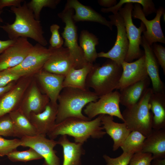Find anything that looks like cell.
<instances>
[{"mask_svg":"<svg viewBox=\"0 0 165 165\" xmlns=\"http://www.w3.org/2000/svg\"><path fill=\"white\" fill-rule=\"evenodd\" d=\"M11 11L15 16L14 22L0 26L7 34L10 39L19 38H30L45 46L47 42L44 36V32L40 20H36L33 12L27 7L26 1L18 7L12 6Z\"/></svg>","mask_w":165,"mask_h":165,"instance_id":"1","label":"cell"},{"mask_svg":"<svg viewBox=\"0 0 165 165\" xmlns=\"http://www.w3.org/2000/svg\"><path fill=\"white\" fill-rule=\"evenodd\" d=\"M103 115L90 120L74 117L67 118L56 124L47 135L53 140L60 135H68L74 138L75 142L82 144L90 138H102L106 134L101 127Z\"/></svg>","mask_w":165,"mask_h":165,"instance_id":"2","label":"cell"},{"mask_svg":"<svg viewBox=\"0 0 165 165\" xmlns=\"http://www.w3.org/2000/svg\"><path fill=\"white\" fill-rule=\"evenodd\" d=\"M99 98V97L89 89L64 88L57 99L56 124L71 117L91 120L83 114L82 110L88 104L96 101Z\"/></svg>","mask_w":165,"mask_h":165,"instance_id":"3","label":"cell"},{"mask_svg":"<svg viewBox=\"0 0 165 165\" xmlns=\"http://www.w3.org/2000/svg\"><path fill=\"white\" fill-rule=\"evenodd\" d=\"M123 69L121 65L109 59L101 66L93 64L86 79L87 88L94 90L99 97L116 90Z\"/></svg>","mask_w":165,"mask_h":165,"instance_id":"4","label":"cell"},{"mask_svg":"<svg viewBox=\"0 0 165 165\" xmlns=\"http://www.w3.org/2000/svg\"><path fill=\"white\" fill-rule=\"evenodd\" d=\"M136 0H120L118 3L110 9L114 13L119 12L123 20L126 33L129 41V48L125 60L130 62L138 59L144 55V51L140 48L141 34L146 30L144 24L141 22L139 28L134 24L132 16L133 3Z\"/></svg>","mask_w":165,"mask_h":165,"instance_id":"5","label":"cell"},{"mask_svg":"<svg viewBox=\"0 0 165 165\" xmlns=\"http://www.w3.org/2000/svg\"><path fill=\"white\" fill-rule=\"evenodd\" d=\"M153 91L149 87L139 101L126 108L122 115L123 123L132 131H138L146 137L152 132L153 114L150 110L149 101Z\"/></svg>","mask_w":165,"mask_h":165,"instance_id":"6","label":"cell"},{"mask_svg":"<svg viewBox=\"0 0 165 165\" xmlns=\"http://www.w3.org/2000/svg\"><path fill=\"white\" fill-rule=\"evenodd\" d=\"M74 11L65 7L58 14V16L65 24L61 33L64 40V47L67 48L74 60L75 68L79 69L88 63L85 60L83 51L78 43L77 27L73 19Z\"/></svg>","mask_w":165,"mask_h":165,"instance_id":"7","label":"cell"},{"mask_svg":"<svg viewBox=\"0 0 165 165\" xmlns=\"http://www.w3.org/2000/svg\"><path fill=\"white\" fill-rule=\"evenodd\" d=\"M51 52L50 48L37 43L21 63L6 70L20 77L34 76L43 68Z\"/></svg>","mask_w":165,"mask_h":165,"instance_id":"8","label":"cell"},{"mask_svg":"<svg viewBox=\"0 0 165 165\" xmlns=\"http://www.w3.org/2000/svg\"><path fill=\"white\" fill-rule=\"evenodd\" d=\"M119 104V92L116 90L100 97L96 101L88 104L83 112L90 120L103 114L116 116L123 122Z\"/></svg>","mask_w":165,"mask_h":165,"instance_id":"9","label":"cell"},{"mask_svg":"<svg viewBox=\"0 0 165 165\" xmlns=\"http://www.w3.org/2000/svg\"><path fill=\"white\" fill-rule=\"evenodd\" d=\"M108 17L113 25L117 28L116 41L114 46L108 52L98 53L97 57L107 58L121 65L125 61L129 48V41L123 20L119 12L109 15Z\"/></svg>","mask_w":165,"mask_h":165,"instance_id":"10","label":"cell"},{"mask_svg":"<svg viewBox=\"0 0 165 165\" xmlns=\"http://www.w3.org/2000/svg\"><path fill=\"white\" fill-rule=\"evenodd\" d=\"M46 136L38 134L33 136L23 137L20 138L21 146L35 150L44 159V165H60L59 158L54 150L57 141L48 139Z\"/></svg>","mask_w":165,"mask_h":165,"instance_id":"11","label":"cell"},{"mask_svg":"<svg viewBox=\"0 0 165 165\" xmlns=\"http://www.w3.org/2000/svg\"><path fill=\"white\" fill-rule=\"evenodd\" d=\"M50 101L48 97L41 92L33 77L24 95L19 108L29 119L31 113L42 112Z\"/></svg>","mask_w":165,"mask_h":165,"instance_id":"12","label":"cell"},{"mask_svg":"<svg viewBox=\"0 0 165 165\" xmlns=\"http://www.w3.org/2000/svg\"><path fill=\"white\" fill-rule=\"evenodd\" d=\"M33 46L27 38L20 37L17 39L0 55V72L19 65Z\"/></svg>","mask_w":165,"mask_h":165,"instance_id":"13","label":"cell"},{"mask_svg":"<svg viewBox=\"0 0 165 165\" xmlns=\"http://www.w3.org/2000/svg\"><path fill=\"white\" fill-rule=\"evenodd\" d=\"M33 76L21 77L13 87L0 96V117L19 108L24 95Z\"/></svg>","mask_w":165,"mask_h":165,"instance_id":"14","label":"cell"},{"mask_svg":"<svg viewBox=\"0 0 165 165\" xmlns=\"http://www.w3.org/2000/svg\"><path fill=\"white\" fill-rule=\"evenodd\" d=\"M34 77L42 93L46 95L51 102L57 103L58 96L63 88L65 76L49 72L42 69Z\"/></svg>","mask_w":165,"mask_h":165,"instance_id":"15","label":"cell"},{"mask_svg":"<svg viewBox=\"0 0 165 165\" xmlns=\"http://www.w3.org/2000/svg\"><path fill=\"white\" fill-rule=\"evenodd\" d=\"M50 48L51 53L43 68L44 70L65 76L71 68H75L73 59L67 48L62 46L57 49Z\"/></svg>","mask_w":165,"mask_h":165,"instance_id":"16","label":"cell"},{"mask_svg":"<svg viewBox=\"0 0 165 165\" xmlns=\"http://www.w3.org/2000/svg\"><path fill=\"white\" fill-rule=\"evenodd\" d=\"M122 72L116 90L123 88L148 77L144 55L134 62L123 61Z\"/></svg>","mask_w":165,"mask_h":165,"instance_id":"17","label":"cell"},{"mask_svg":"<svg viewBox=\"0 0 165 165\" xmlns=\"http://www.w3.org/2000/svg\"><path fill=\"white\" fill-rule=\"evenodd\" d=\"M57 113V103L50 101L42 112L31 113L29 119L36 129L38 134L46 136L56 124Z\"/></svg>","mask_w":165,"mask_h":165,"instance_id":"18","label":"cell"},{"mask_svg":"<svg viewBox=\"0 0 165 165\" xmlns=\"http://www.w3.org/2000/svg\"><path fill=\"white\" fill-rule=\"evenodd\" d=\"M141 45L144 49V55L148 75L151 81L154 93L165 92V86L159 73V64L155 57L151 46L143 35L141 36Z\"/></svg>","mask_w":165,"mask_h":165,"instance_id":"19","label":"cell"},{"mask_svg":"<svg viewBox=\"0 0 165 165\" xmlns=\"http://www.w3.org/2000/svg\"><path fill=\"white\" fill-rule=\"evenodd\" d=\"M73 9L75 12L73 19L75 22L90 21L99 23L112 30L113 25L111 21L105 17L91 7L84 5L77 0H68L65 6Z\"/></svg>","mask_w":165,"mask_h":165,"instance_id":"20","label":"cell"},{"mask_svg":"<svg viewBox=\"0 0 165 165\" xmlns=\"http://www.w3.org/2000/svg\"><path fill=\"white\" fill-rule=\"evenodd\" d=\"M101 123L104 130L112 139L114 143L112 150H117L131 132L124 123H119L114 121L113 116L103 115Z\"/></svg>","mask_w":165,"mask_h":165,"instance_id":"21","label":"cell"},{"mask_svg":"<svg viewBox=\"0 0 165 165\" xmlns=\"http://www.w3.org/2000/svg\"><path fill=\"white\" fill-rule=\"evenodd\" d=\"M150 83L148 76L120 90V104L126 108L135 104L149 88Z\"/></svg>","mask_w":165,"mask_h":165,"instance_id":"22","label":"cell"},{"mask_svg":"<svg viewBox=\"0 0 165 165\" xmlns=\"http://www.w3.org/2000/svg\"><path fill=\"white\" fill-rule=\"evenodd\" d=\"M141 152L152 154L153 160L165 157V129H152L144 141Z\"/></svg>","mask_w":165,"mask_h":165,"instance_id":"23","label":"cell"},{"mask_svg":"<svg viewBox=\"0 0 165 165\" xmlns=\"http://www.w3.org/2000/svg\"><path fill=\"white\" fill-rule=\"evenodd\" d=\"M57 141L63 148L62 165H80L82 156L85 153L83 144L70 141L65 135H61Z\"/></svg>","mask_w":165,"mask_h":165,"instance_id":"24","label":"cell"},{"mask_svg":"<svg viewBox=\"0 0 165 165\" xmlns=\"http://www.w3.org/2000/svg\"><path fill=\"white\" fill-rule=\"evenodd\" d=\"M150 110L153 114L152 128L165 129V92L154 93L149 101Z\"/></svg>","mask_w":165,"mask_h":165,"instance_id":"25","label":"cell"},{"mask_svg":"<svg viewBox=\"0 0 165 165\" xmlns=\"http://www.w3.org/2000/svg\"><path fill=\"white\" fill-rule=\"evenodd\" d=\"M93 64L88 63L82 68H71L65 76L63 84V88L69 87L82 90L88 89L86 86V79Z\"/></svg>","mask_w":165,"mask_h":165,"instance_id":"26","label":"cell"},{"mask_svg":"<svg viewBox=\"0 0 165 165\" xmlns=\"http://www.w3.org/2000/svg\"><path fill=\"white\" fill-rule=\"evenodd\" d=\"M9 114L14 124L16 137L21 138L24 136H33L38 134L35 128L19 108Z\"/></svg>","mask_w":165,"mask_h":165,"instance_id":"27","label":"cell"},{"mask_svg":"<svg viewBox=\"0 0 165 165\" xmlns=\"http://www.w3.org/2000/svg\"><path fill=\"white\" fill-rule=\"evenodd\" d=\"M79 40L85 60L93 64L98 58L96 46L99 43L98 38L93 34L83 30L80 32Z\"/></svg>","mask_w":165,"mask_h":165,"instance_id":"28","label":"cell"},{"mask_svg":"<svg viewBox=\"0 0 165 165\" xmlns=\"http://www.w3.org/2000/svg\"><path fill=\"white\" fill-rule=\"evenodd\" d=\"M146 137L137 131H132L120 146L123 152L135 153L141 152Z\"/></svg>","mask_w":165,"mask_h":165,"instance_id":"29","label":"cell"},{"mask_svg":"<svg viewBox=\"0 0 165 165\" xmlns=\"http://www.w3.org/2000/svg\"><path fill=\"white\" fill-rule=\"evenodd\" d=\"M60 2V0H31L27 5L33 12L35 18L40 20V12L43 8L55 9Z\"/></svg>","mask_w":165,"mask_h":165,"instance_id":"30","label":"cell"},{"mask_svg":"<svg viewBox=\"0 0 165 165\" xmlns=\"http://www.w3.org/2000/svg\"><path fill=\"white\" fill-rule=\"evenodd\" d=\"M29 148L28 150L23 151L16 150L7 156L9 160L13 162H27L42 158L35 150Z\"/></svg>","mask_w":165,"mask_h":165,"instance_id":"31","label":"cell"},{"mask_svg":"<svg viewBox=\"0 0 165 165\" xmlns=\"http://www.w3.org/2000/svg\"><path fill=\"white\" fill-rule=\"evenodd\" d=\"M21 143L20 139H7L0 136V156H7L16 150L18 147L21 146Z\"/></svg>","mask_w":165,"mask_h":165,"instance_id":"32","label":"cell"},{"mask_svg":"<svg viewBox=\"0 0 165 165\" xmlns=\"http://www.w3.org/2000/svg\"><path fill=\"white\" fill-rule=\"evenodd\" d=\"M0 136L16 137L14 124L9 114L0 117Z\"/></svg>","mask_w":165,"mask_h":165,"instance_id":"33","label":"cell"},{"mask_svg":"<svg viewBox=\"0 0 165 165\" xmlns=\"http://www.w3.org/2000/svg\"><path fill=\"white\" fill-rule=\"evenodd\" d=\"M60 26L56 24H53L50 26V30L51 35L49 40L50 45L49 48L57 49L63 46L64 41L60 34Z\"/></svg>","mask_w":165,"mask_h":165,"instance_id":"34","label":"cell"},{"mask_svg":"<svg viewBox=\"0 0 165 165\" xmlns=\"http://www.w3.org/2000/svg\"><path fill=\"white\" fill-rule=\"evenodd\" d=\"M134 153L123 152L119 156L113 158L104 154L103 157L106 165H128Z\"/></svg>","mask_w":165,"mask_h":165,"instance_id":"35","label":"cell"},{"mask_svg":"<svg viewBox=\"0 0 165 165\" xmlns=\"http://www.w3.org/2000/svg\"><path fill=\"white\" fill-rule=\"evenodd\" d=\"M152 160V154L139 152L133 155L128 165H151Z\"/></svg>","mask_w":165,"mask_h":165,"instance_id":"36","label":"cell"},{"mask_svg":"<svg viewBox=\"0 0 165 165\" xmlns=\"http://www.w3.org/2000/svg\"><path fill=\"white\" fill-rule=\"evenodd\" d=\"M153 53L158 62L165 74V48L157 42L154 43L151 46Z\"/></svg>","mask_w":165,"mask_h":165,"instance_id":"37","label":"cell"},{"mask_svg":"<svg viewBox=\"0 0 165 165\" xmlns=\"http://www.w3.org/2000/svg\"><path fill=\"white\" fill-rule=\"evenodd\" d=\"M20 77L6 70L0 72V87L4 86L11 82L16 81Z\"/></svg>","mask_w":165,"mask_h":165,"instance_id":"38","label":"cell"},{"mask_svg":"<svg viewBox=\"0 0 165 165\" xmlns=\"http://www.w3.org/2000/svg\"><path fill=\"white\" fill-rule=\"evenodd\" d=\"M24 0H0V11L6 7H18L21 6Z\"/></svg>","mask_w":165,"mask_h":165,"instance_id":"39","label":"cell"},{"mask_svg":"<svg viewBox=\"0 0 165 165\" xmlns=\"http://www.w3.org/2000/svg\"><path fill=\"white\" fill-rule=\"evenodd\" d=\"M97 2L100 6L106 8L112 7L117 3L116 0H98Z\"/></svg>","mask_w":165,"mask_h":165,"instance_id":"40","label":"cell"},{"mask_svg":"<svg viewBox=\"0 0 165 165\" xmlns=\"http://www.w3.org/2000/svg\"><path fill=\"white\" fill-rule=\"evenodd\" d=\"M16 40H0V55L6 49L13 43Z\"/></svg>","mask_w":165,"mask_h":165,"instance_id":"41","label":"cell"},{"mask_svg":"<svg viewBox=\"0 0 165 165\" xmlns=\"http://www.w3.org/2000/svg\"><path fill=\"white\" fill-rule=\"evenodd\" d=\"M17 80L11 82L4 86L0 87V96L11 89L15 85Z\"/></svg>","mask_w":165,"mask_h":165,"instance_id":"42","label":"cell"},{"mask_svg":"<svg viewBox=\"0 0 165 165\" xmlns=\"http://www.w3.org/2000/svg\"><path fill=\"white\" fill-rule=\"evenodd\" d=\"M151 165H165V158L153 160Z\"/></svg>","mask_w":165,"mask_h":165,"instance_id":"43","label":"cell"},{"mask_svg":"<svg viewBox=\"0 0 165 165\" xmlns=\"http://www.w3.org/2000/svg\"><path fill=\"white\" fill-rule=\"evenodd\" d=\"M2 12V10L0 11V15L1 14ZM3 22V20L0 16V22Z\"/></svg>","mask_w":165,"mask_h":165,"instance_id":"44","label":"cell"}]
</instances>
